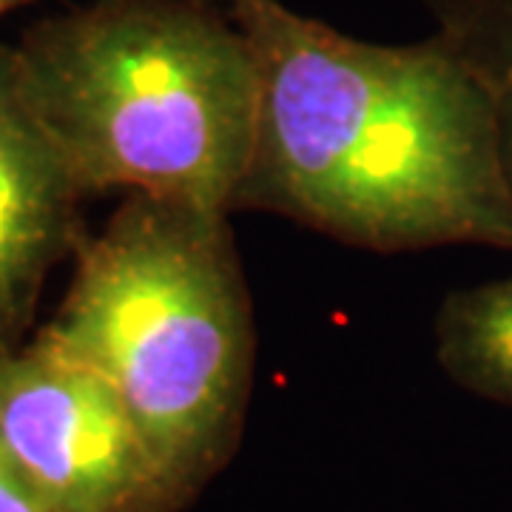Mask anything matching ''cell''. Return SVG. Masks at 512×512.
Returning a JSON list of instances; mask_svg holds the SVG:
<instances>
[{
	"label": "cell",
	"instance_id": "1",
	"mask_svg": "<svg viewBox=\"0 0 512 512\" xmlns=\"http://www.w3.org/2000/svg\"><path fill=\"white\" fill-rule=\"evenodd\" d=\"M220 3L259 74L254 151L234 214L285 217L376 254L512 251L493 109L444 37L382 46L282 0Z\"/></svg>",
	"mask_w": 512,
	"mask_h": 512
},
{
	"label": "cell",
	"instance_id": "2",
	"mask_svg": "<svg viewBox=\"0 0 512 512\" xmlns=\"http://www.w3.org/2000/svg\"><path fill=\"white\" fill-rule=\"evenodd\" d=\"M231 217L202 202L126 194L74 251V276L37 330L123 402L168 512L185 510L239 447L256 325Z\"/></svg>",
	"mask_w": 512,
	"mask_h": 512
},
{
	"label": "cell",
	"instance_id": "3",
	"mask_svg": "<svg viewBox=\"0 0 512 512\" xmlns=\"http://www.w3.org/2000/svg\"><path fill=\"white\" fill-rule=\"evenodd\" d=\"M23 97L86 197L191 200L234 214L259 74L220 0H92L18 46Z\"/></svg>",
	"mask_w": 512,
	"mask_h": 512
},
{
	"label": "cell",
	"instance_id": "4",
	"mask_svg": "<svg viewBox=\"0 0 512 512\" xmlns=\"http://www.w3.org/2000/svg\"><path fill=\"white\" fill-rule=\"evenodd\" d=\"M0 447L60 512H168L109 382L37 333L0 353Z\"/></svg>",
	"mask_w": 512,
	"mask_h": 512
},
{
	"label": "cell",
	"instance_id": "5",
	"mask_svg": "<svg viewBox=\"0 0 512 512\" xmlns=\"http://www.w3.org/2000/svg\"><path fill=\"white\" fill-rule=\"evenodd\" d=\"M83 200L23 97L15 46H0V353L26 342L49 276L86 237Z\"/></svg>",
	"mask_w": 512,
	"mask_h": 512
},
{
	"label": "cell",
	"instance_id": "6",
	"mask_svg": "<svg viewBox=\"0 0 512 512\" xmlns=\"http://www.w3.org/2000/svg\"><path fill=\"white\" fill-rule=\"evenodd\" d=\"M433 336L453 382L512 407V274L447 293Z\"/></svg>",
	"mask_w": 512,
	"mask_h": 512
},
{
	"label": "cell",
	"instance_id": "7",
	"mask_svg": "<svg viewBox=\"0 0 512 512\" xmlns=\"http://www.w3.org/2000/svg\"><path fill=\"white\" fill-rule=\"evenodd\" d=\"M450 43L476 74L490 100L498 154L512 191V0H421Z\"/></svg>",
	"mask_w": 512,
	"mask_h": 512
},
{
	"label": "cell",
	"instance_id": "8",
	"mask_svg": "<svg viewBox=\"0 0 512 512\" xmlns=\"http://www.w3.org/2000/svg\"><path fill=\"white\" fill-rule=\"evenodd\" d=\"M0 512H60L29 484L0 447Z\"/></svg>",
	"mask_w": 512,
	"mask_h": 512
},
{
	"label": "cell",
	"instance_id": "9",
	"mask_svg": "<svg viewBox=\"0 0 512 512\" xmlns=\"http://www.w3.org/2000/svg\"><path fill=\"white\" fill-rule=\"evenodd\" d=\"M26 3H32V0H0V18H3L6 12L18 9V6H26Z\"/></svg>",
	"mask_w": 512,
	"mask_h": 512
}]
</instances>
